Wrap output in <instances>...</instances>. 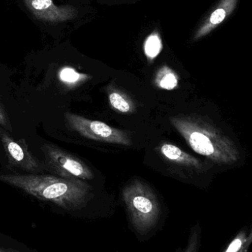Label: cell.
Instances as JSON below:
<instances>
[{
  "label": "cell",
  "instance_id": "obj_5",
  "mask_svg": "<svg viewBox=\"0 0 252 252\" xmlns=\"http://www.w3.org/2000/svg\"><path fill=\"white\" fill-rule=\"evenodd\" d=\"M47 168L66 179L90 180L94 178L91 169L79 158L52 145L42 148Z\"/></svg>",
  "mask_w": 252,
  "mask_h": 252
},
{
  "label": "cell",
  "instance_id": "obj_17",
  "mask_svg": "<svg viewBox=\"0 0 252 252\" xmlns=\"http://www.w3.org/2000/svg\"><path fill=\"white\" fill-rule=\"evenodd\" d=\"M0 125L3 126H7V121H6L5 116H4L1 108H0Z\"/></svg>",
  "mask_w": 252,
  "mask_h": 252
},
{
  "label": "cell",
  "instance_id": "obj_12",
  "mask_svg": "<svg viewBox=\"0 0 252 252\" xmlns=\"http://www.w3.org/2000/svg\"><path fill=\"white\" fill-rule=\"evenodd\" d=\"M162 50V41L159 34L154 31L150 34L144 43V52L148 62H152L161 53Z\"/></svg>",
  "mask_w": 252,
  "mask_h": 252
},
{
  "label": "cell",
  "instance_id": "obj_7",
  "mask_svg": "<svg viewBox=\"0 0 252 252\" xmlns=\"http://www.w3.org/2000/svg\"><path fill=\"white\" fill-rule=\"evenodd\" d=\"M238 0H221L194 34L193 41H198L221 25L236 8Z\"/></svg>",
  "mask_w": 252,
  "mask_h": 252
},
{
  "label": "cell",
  "instance_id": "obj_11",
  "mask_svg": "<svg viewBox=\"0 0 252 252\" xmlns=\"http://www.w3.org/2000/svg\"><path fill=\"white\" fill-rule=\"evenodd\" d=\"M109 100L111 106L115 110L124 114L134 112L135 106L133 101L122 92L116 89L109 90Z\"/></svg>",
  "mask_w": 252,
  "mask_h": 252
},
{
  "label": "cell",
  "instance_id": "obj_14",
  "mask_svg": "<svg viewBox=\"0 0 252 252\" xmlns=\"http://www.w3.org/2000/svg\"><path fill=\"white\" fill-rule=\"evenodd\" d=\"M249 228L250 226H246L240 229L219 252H244V246L247 241Z\"/></svg>",
  "mask_w": 252,
  "mask_h": 252
},
{
  "label": "cell",
  "instance_id": "obj_10",
  "mask_svg": "<svg viewBox=\"0 0 252 252\" xmlns=\"http://www.w3.org/2000/svg\"><path fill=\"white\" fill-rule=\"evenodd\" d=\"M155 84L158 88L171 91L179 85V76L171 68L163 66L157 72Z\"/></svg>",
  "mask_w": 252,
  "mask_h": 252
},
{
  "label": "cell",
  "instance_id": "obj_6",
  "mask_svg": "<svg viewBox=\"0 0 252 252\" xmlns=\"http://www.w3.org/2000/svg\"><path fill=\"white\" fill-rule=\"evenodd\" d=\"M34 16L44 22L59 23L75 19L78 10L69 4L56 5L53 0H23Z\"/></svg>",
  "mask_w": 252,
  "mask_h": 252
},
{
  "label": "cell",
  "instance_id": "obj_16",
  "mask_svg": "<svg viewBox=\"0 0 252 252\" xmlns=\"http://www.w3.org/2000/svg\"><path fill=\"white\" fill-rule=\"evenodd\" d=\"M252 246V224L249 228L248 235H247V241L244 246V252H250Z\"/></svg>",
  "mask_w": 252,
  "mask_h": 252
},
{
  "label": "cell",
  "instance_id": "obj_8",
  "mask_svg": "<svg viewBox=\"0 0 252 252\" xmlns=\"http://www.w3.org/2000/svg\"><path fill=\"white\" fill-rule=\"evenodd\" d=\"M1 137L7 157L12 164L30 171H35L38 168V163L35 158L19 142L13 140L4 133H1Z\"/></svg>",
  "mask_w": 252,
  "mask_h": 252
},
{
  "label": "cell",
  "instance_id": "obj_2",
  "mask_svg": "<svg viewBox=\"0 0 252 252\" xmlns=\"http://www.w3.org/2000/svg\"><path fill=\"white\" fill-rule=\"evenodd\" d=\"M170 121L197 154L220 164H232L240 159L235 142L204 118L178 115L170 118Z\"/></svg>",
  "mask_w": 252,
  "mask_h": 252
},
{
  "label": "cell",
  "instance_id": "obj_9",
  "mask_svg": "<svg viewBox=\"0 0 252 252\" xmlns=\"http://www.w3.org/2000/svg\"><path fill=\"white\" fill-rule=\"evenodd\" d=\"M158 151L162 157L170 162L188 167L201 168V163L199 160L173 144H163L158 148Z\"/></svg>",
  "mask_w": 252,
  "mask_h": 252
},
{
  "label": "cell",
  "instance_id": "obj_3",
  "mask_svg": "<svg viewBox=\"0 0 252 252\" xmlns=\"http://www.w3.org/2000/svg\"><path fill=\"white\" fill-rule=\"evenodd\" d=\"M122 200L132 230L140 241L157 232L164 220L162 207L154 189L139 179L124 187Z\"/></svg>",
  "mask_w": 252,
  "mask_h": 252
},
{
  "label": "cell",
  "instance_id": "obj_4",
  "mask_svg": "<svg viewBox=\"0 0 252 252\" xmlns=\"http://www.w3.org/2000/svg\"><path fill=\"white\" fill-rule=\"evenodd\" d=\"M65 119L72 130L93 140L130 146L131 140L124 130L100 121H93L75 114L66 113Z\"/></svg>",
  "mask_w": 252,
  "mask_h": 252
},
{
  "label": "cell",
  "instance_id": "obj_13",
  "mask_svg": "<svg viewBox=\"0 0 252 252\" xmlns=\"http://www.w3.org/2000/svg\"><path fill=\"white\" fill-rule=\"evenodd\" d=\"M201 237L202 229L199 222H197L189 230L186 246L178 249L175 252H199L201 246Z\"/></svg>",
  "mask_w": 252,
  "mask_h": 252
},
{
  "label": "cell",
  "instance_id": "obj_18",
  "mask_svg": "<svg viewBox=\"0 0 252 252\" xmlns=\"http://www.w3.org/2000/svg\"><path fill=\"white\" fill-rule=\"evenodd\" d=\"M0 252H20L19 251H16L13 250H7V249L1 248L0 247Z\"/></svg>",
  "mask_w": 252,
  "mask_h": 252
},
{
  "label": "cell",
  "instance_id": "obj_15",
  "mask_svg": "<svg viewBox=\"0 0 252 252\" xmlns=\"http://www.w3.org/2000/svg\"><path fill=\"white\" fill-rule=\"evenodd\" d=\"M59 78L63 84L73 87L81 84V82H84L86 80L90 78V76L77 72L73 68L66 66L63 68L59 72Z\"/></svg>",
  "mask_w": 252,
  "mask_h": 252
},
{
  "label": "cell",
  "instance_id": "obj_1",
  "mask_svg": "<svg viewBox=\"0 0 252 252\" xmlns=\"http://www.w3.org/2000/svg\"><path fill=\"white\" fill-rule=\"evenodd\" d=\"M0 181L41 201L52 203L73 216L94 199L93 188L84 180L40 175H0Z\"/></svg>",
  "mask_w": 252,
  "mask_h": 252
}]
</instances>
